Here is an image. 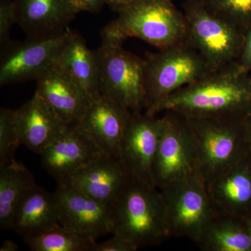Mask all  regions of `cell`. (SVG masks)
Listing matches in <instances>:
<instances>
[{"label":"cell","mask_w":251,"mask_h":251,"mask_svg":"<svg viewBox=\"0 0 251 251\" xmlns=\"http://www.w3.org/2000/svg\"><path fill=\"white\" fill-rule=\"evenodd\" d=\"M17 24L16 5L14 0H0V48L12 41L11 31L14 25Z\"/></svg>","instance_id":"obj_27"},{"label":"cell","mask_w":251,"mask_h":251,"mask_svg":"<svg viewBox=\"0 0 251 251\" xmlns=\"http://www.w3.org/2000/svg\"><path fill=\"white\" fill-rule=\"evenodd\" d=\"M235 63L242 72L251 73V27L245 33L242 52Z\"/></svg>","instance_id":"obj_29"},{"label":"cell","mask_w":251,"mask_h":251,"mask_svg":"<svg viewBox=\"0 0 251 251\" xmlns=\"http://www.w3.org/2000/svg\"><path fill=\"white\" fill-rule=\"evenodd\" d=\"M186 42L202 56L211 72L237 62L245 33L213 13L202 0H185Z\"/></svg>","instance_id":"obj_6"},{"label":"cell","mask_w":251,"mask_h":251,"mask_svg":"<svg viewBox=\"0 0 251 251\" xmlns=\"http://www.w3.org/2000/svg\"><path fill=\"white\" fill-rule=\"evenodd\" d=\"M131 0H108V5L113 11H118L120 8L125 6V4H128Z\"/></svg>","instance_id":"obj_32"},{"label":"cell","mask_w":251,"mask_h":251,"mask_svg":"<svg viewBox=\"0 0 251 251\" xmlns=\"http://www.w3.org/2000/svg\"><path fill=\"white\" fill-rule=\"evenodd\" d=\"M158 188L130 176L112 206V234L138 249L156 245L169 237L166 203Z\"/></svg>","instance_id":"obj_3"},{"label":"cell","mask_w":251,"mask_h":251,"mask_svg":"<svg viewBox=\"0 0 251 251\" xmlns=\"http://www.w3.org/2000/svg\"><path fill=\"white\" fill-rule=\"evenodd\" d=\"M16 116L21 144L38 154L69 126L36 92L16 110Z\"/></svg>","instance_id":"obj_19"},{"label":"cell","mask_w":251,"mask_h":251,"mask_svg":"<svg viewBox=\"0 0 251 251\" xmlns=\"http://www.w3.org/2000/svg\"><path fill=\"white\" fill-rule=\"evenodd\" d=\"M35 185L31 172L16 160L0 166V228L12 229L18 204Z\"/></svg>","instance_id":"obj_23"},{"label":"cell","mask_w":251,"mask_h":251,"mask_svg":"<svg viewBox=\"0 0 251 251\" xmlns=\"http://www.w3.org/2000/svg\"><path fill=\"white\" fill-rule=\"evenodd\" d=\"M40 155L42 166L61 184L106 154L76 126H69Z\"/></svg>","instance_id":"obj_13"},{"label":"cell","mask_w":251,"mask_h":251,"mask_svg":"<svg viewBox=\"0 0 251 251\" xmlns=\"http://www.w3.org/2000/svg\"><path fill=\"white\" fill-rule=\"evenodd\" d=\"M213 13L247 32L251 27V0H202Z\"/></svg>","instance_id":"obj_25"},{"label":"cell","mask_w":251,"mask_h":251,"mask_svg":"<svg viewBox=\"0 0 251 251\" xmlns=\"http://www.w3.org/2000/svg\"><path fill=\"white\" fill-rule=\"evenodd\" d=\"M130 176L121 158L105 155L61 184L69 185L103 204L113 206Z\"/></svg>","instance_id":"obj_17"},{"label":"cell","mask_w":251,"mask_h":251,"mask_svg":"<svg viewBox=\"0 0 251 251\" xmlns=\"http://www.w3.org/2000/svg\"><path fill=\"white\" fill-rule=\"evenodd\" d=\"M72 32L69 29L56 37L11 41L1 49L0 85L37 80L55 64Z\"/></svg>","instance_id":"obj_10"},{"label":"cell","mask_w":251,"mask_h":251,"mask_svg":"<svg viewBox=\"0 0 251 251\" xmlns=\"http://www.w3.org/2000/svg\"><path fill=\"white\" fill-rule=\"evenodd\" d=\"M138 248L125 238L113 234V237L101 243L95 242L92 251H135Z\"/></svg>","instance_id":"obj_28"},{"label":"cell","mask_w":251,"mask_h":251,"mask_svg":"<svg viewBox=\"0 0 251 251\" xmlns=\"http://www.w3.org/2000/svg\"><path fill=\"white\" fill-rule=\"evenodd\" d=\"M35 92L68 126L79 123L94 97L56 64L36 80Z\"/></svg>","instance_id":"obj_15"},{"label":"cell","mask_w":251,"mask_h":251,"mask_svg":"<svg viewBox=\"0 0 251 251\" xmlns=\"http://www.w3.org/2000/svg\"><path fill=\"white\" fill-rule=\"evenodd\" d=\"M132 112L101 94L96 96L75 125L103 153L120 158V149Z\"/></svg>","instance_id":"obj_14"},{"label":"cell","mask_w":251,"mask_h":251,"mask_svg":"<svg viewBox=\"0 0 251 251\" xmlns=\"http://www.w3.org/2000/svg\"><path fill=\"white\" fill-rule=\"evenodd\" d=\"M117 14L116 19L102 30V41L123 44L126 39L134 37L162 50L186 40L184 13L172 0H131Z\"/></svg>","instance_id":"obj_2"},{"label":"cell","mask_w":251,"mask_h":251,"mask_svg":"<svg viewBox=\"0 0 251 251\" xmlns=\"http://www.w3.org/2000/svg\"><path fill=\"white\" fill-rule=\"evenodd\" d=\"M59 224L54 193L51 194L36 184L28 191L18 204L12 229L25 237Z\"/></svg>","instance_id":"obj_21"},{"label":"cell","mask_w":251,"mask_h":251,"mask_svg":"<svg viewBox=\"0 0 251 251\" xmlns=\"http://www.w3.org/2000/svg\"><path fill=\"white\" fill-rule=\"evenodd\" d=\"M19 250L17 244L11 240H6L0 248L1 251H17Z\"/></svg>","instance_id":"obj_33"},{"label":"cell","mask_w":251,"mask_h":251,"mask_svg":"<svg viewBox=\"0 0 251 251\" xmlns=\"http://www.w3.org/2000/svg\"><path fill=\"white\" fill-rule=\"evenodd\" d=\"M59 224L97 240L112 233L113 209L77 188L58 184L54 193Z\"/></svg>","instance_id":"obj_11"},{"label":"cell","mask_w":251,"mask_h":251,"mask_svg":"<svg viewBox=\"0 0 251 251\" xmlns=\"http://www.w3.org/2000/svg\"><path fill=\"white\" fill-rule=\"evenodd\" d=\"M17 24L27 38L62 35L77 12L71 0H14Z\"/></svg>","instance_id":"obj_16"},{"label":"cell","mask_w":251,"mask_h":251,"mask_svg":"<svg viewBox=\"0 0 251 251\" xmlns=\"http://www.w3.org/2000/svg\"><path fill=\"white\" fill-rule=\"evenodd\" d=\"M251 109V73L235 62L172 94L156 114L173 111L186 117L242 119Z\"/></svg>","instance_id":"obj_1"},{"label":"cell","mask_w":251,"mask_h":251,"mask_svg":"<svg viewBox=\"0 0 251 251\" xmlns=\"http://www.w3.org/2000/svg\"><path fill=\"white\" fill-rule=\"evenodd\" d=\"M34 251H92L95 239L82 235L60 224L24 237Z\"/></svg>","instance_id":"obj_24"},{"label":"cell","mask_w":251,"mask_h":251,"mask_svg":"<svg viewBox=\"0 0 251 251\" xmlns=\"http://www.w3.org/2000/svg\"><path fill=\"white\" fill-rule=\"evenodd\" d=\"M212 72L197 51L186 41L145 59V113L156 116V109L172 94Z\"/></svg>","instance_id":"obj_5"},{"label":"cell","mask_w":251,"mask_h":251,"mask_svg":"<svg viewBox=\"0 0 251 251\" xmlns=\"http://www.w3.org/2000/svg\"><path fill=\"white\" fill-rule=\"evenodd\" d=\"M183 117L196 140L198 174L205 182L251 154L243 118Z\"/></svg>","instance_id":"obj_4"},{"label":"cell","mask_w":251,"mask_h":251,"mask_svg":"<svg viewBox=\"0 0 251 251\" xmlns=\"http://www.w3.org/2000/svg\"><path fill=\"white\" fill-rule=\"evenodd\" d=\"M243 125L251 152V109L242 119Z\"/></svg>","instance_id":"obj_31"},{"label":"cell","mask_w":251,"mask_h":251,"mask_svg":"<svg viewBox=\"0 0 251 251\" xmlns=\"http://www.w3.org/2000/svg\"><path fill=\"white\" fill-rule=\"evenodd\" d=\"M93 97L100 94V60L83 38L73 31L55 63Z\"/></svg>","instance_id":"obj_20"},{"label":"cell","mask_w":251,"mask_h":251,"mask_svg":"<svg viewBox=\"0 0 251 251\" xmlns=\"http://www.w3.org/2000/svg\"><path fill=\"white\" fill-rule=\"evenodd\" d=\"M162 126L161 117L131 113L120 149V158L130 176L156 187L153 166Z\"/></svg>","instance_id":"obj_12"},{"label":"cell","mask_w":251,"mask_h":251,"mask_svg":"<svg viewBox=\"0 0 251 251\" xmlns=\"http://www.w3.org/2000/svg\"><path fill=\"white\" fill-rule=\"evenodd\" d=\"M160 190L166 203L169 237L187 238L197 244L216 214L204 180L193 175Z\"/></svg>","instance_id":"obj_8"},{"label":"cell","mask_w":251,"mask_h":251,"mask_svg":"<svg viewBox=\"0 0 251 251\" xmlns=\"http://www.w3.org/2000/svg\"><path fill=\"white\" fill-rule=\"evenodd\" d=\"M164 112L153 166V179L159 189L198 174L197 146L188 122L176 112Z\"/></svg>","instance_id":"obj_9"},{"label":"cell","mask_w":251,"mask_h":251,"mask_svg":"<svg viewBox=\"0 0 251 251\" xmlns=\"http://www.w3.org/2000/svg\"><path fill=\"white\" fill-rule=\"evenodd\" d=\"M100 60V94L132 113L145 108V59L126 50L122 44L102 41L97 50Z\"/></svg>","instance_id":"obj_7"},{"label":"cell","mask_w":251,"mask_h":251,"mask_svg":"<svg viewBox=\"0 0 251 251\" xmlns=\"http://www.w3.org/2000/svg\"><path fill=\"white\" fill-rule=\"evenodd\" d=\"M244 221H245V222L247 223L248 227H249L251 234V211L244 218Z\"/></svg>","instance_id":"obj_34"},{"label":"cell","mask_w":251,"mask_h":251,"mask_svg":"<svg viewBox=\"0 0 251 251\" xmlns=\"http://www.w3.org/2000/svg\"><path fill=\"white\" fill-rule=\"evenodd\" d=\"M21 144L16 122V110L0 109V166L15 160V153Z\"/></svg>","instance_id":"obj_26"},{"label":"cell","mask_w":251,"mask_h":251,"mask_svg":"<svg viewBox=\"0 0 251 251\" xmlns=\"http://www.w3.org/2000/svg\"><path fill=\"white\" fill-rule=\"evenodd\" d=\"M77 14L87 11L92 14H99L105 5H108V0H71Z\"/></svg>","instance_id":"obj_30"},{"label":"cell","mask_w":251,"mask_h":251,"mask_svg":"<svg viewBox=\"0 0 251 251\" xmlns=\"http://www.w3.org/2000/svg\"><path fill=\"white\" fill-rule=\"evenodd\" d=\"M197 244L204 251H251V234L244 218L216 213Z\"/></svg>","instance_id":"obj_22"},{"label":"cell","mask_w":251,"mask_h":251,"mask_svg":"<svg viewBox=\"0 0 251 251\" xmlns=\"http://www.w3.org/2000/svg\"><path fill=\"white\" fill-rule=\"evenodd\" d=\"M205 183L216 213L245 217L251 211V153Z\"/></svg>","instance_id":"obj_18"}]
</instances>
